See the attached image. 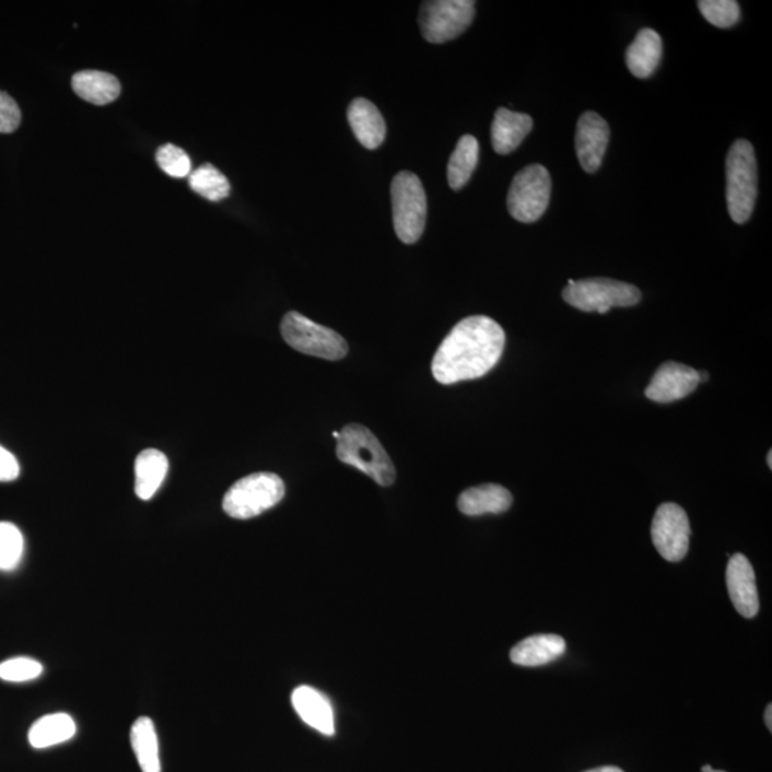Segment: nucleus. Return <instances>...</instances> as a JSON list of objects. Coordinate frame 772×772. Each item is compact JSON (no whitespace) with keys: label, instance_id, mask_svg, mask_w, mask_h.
<instances>
[{"label":"nucleus","instance_id":"nucleus-1","mask_svg":"<svg viewBox=\"0 0 772 772\" xmlns=\"http://www.w3.org/2000/svg\"><path fill=\"white\" fill-rule=\"evenodd\" d=\"M504 348L500 324L490 316H468L442 341L432 360V374L442 385L481 378L500 362Z\"/></svg>","mask_w":772,"mask_h":772},{"label":"nucleus","instance_id":"nucleus-2","mask_svg":"<svg viewBox=\"0 0 772 772\" xmlns=\"http://www.w3.org/2000/svg\"><path fill=\"white\" fill-rule=\"evenodd\" d=\"M337 457L341 463L366 473L381 487H390L397 479L393 459L383 444L360 423H350L339 432Z\"/></svg>","mask_w":772,"mask_h":772},{"label":"nucleus","instance_id":"nucleus-3","mask_svg":"<svg viewBox=\"0 0 772 772\" xmlns=\"http://www.w3.org/2000/svg\"><path fill=\"white\" fill-rule=\"evenodd\" d=\"M727 204L732 220L746 223L755 211L757 199V160L755 148L739 139L727 156Z\"/></svg>","mask_w":772,"mask_h":772},{"label":"nucleus","instance_id":"nucleus-4","mask_svg":"<svg viewBox=\"0 0 772 772\" xmlns=\"http://www.w3.org/2000/svg\"><path fill=\"white\" fill-rule=\"evenodd\" d=\"M285 496V483L271 472L250 473L239 479L223 496V511L231 518L250 519L273 508Z\"/></svg>","mask_w":772,"mask_h":772},{"label":"nucleus","instance_id":"nucleus-5","mask_svg":"<svg viewBox=\"0 0 772 772\" xmlns=\"http://www.w3.org/2000/svg\"><path fill=\"white\" fill-rule=\"evenodd\" d=\"M566 304L584 313L607 314L612 308H628L641 301L639 288L607 278L572 281L562 291Z\"/></svg>","mask_w":772,"mask_h":772},{"label":"nucleus","instance_id":"nucleus-6","mask_svg":"<svg viewBox=\"0 0 772 772\" xmlns=\"http://www.w3.org/2000/svg\"><path fill=\"white\" fill-rule=\"evenodd\" d=\"M394 227L403 244H416L426 223V195L421 179L412 172H399L390 185Z\"/></svg>","mask_w":772,"mask_h":772},{"label":"nucleus","instance_id":"nucleus-7","mask_svg":"<svg viewBox=\"0 0 772 772\" xmlns=\"http://www.w3.org/2000/svg\"><path fill=\"white\" fill-rule=\"evenodd\" d=\"M281 334L288 346L305 355L339 361L348 353V343L341 335L295 311L283 316Z\"/></svg>","mask_w":772,"mask_h":772},{"label":"nucleus","instance_id":"nucleus-8","mask_svg":"<svg viewBox=\"0 0 772 772\" xmlns=\"http://www.w3.org/2000/svg\"><path fill=\"white\" fill-rule=\"evenodd\" d=\"M551 198L550 172L529 165L516 174L508 192V211L514 220L533 223L546 213Z\"/></svg>","mask_w":772,"mask_h":772},{"label":"nucleus","instance_id":"nucleus-9","mask_svg":"<svg viewBox=\"0 0 772 772\" xmlns=\"http://www.w3.org/2000/svg\"><path fill=\"white\" fill-rule=\"evenodd\" d=\"M476 16V2L472 0H434L423 2L420 11V26L423 37L430 44H445L463 35Z\"/></svg>","mask_w":772,"mask_h":772},{"label":"nucleus","instance_id":"nucleus-10","mask_svg":"<svg viewBox=\"0 0 772 772\" xmlns=\"http://www.w3.org/2000/svg\"><path fill=\"white\" fill-rule=\"evenodd\" d=\"M690 519L680 505L667 502L659 506L651 525V538L664 560H683L690 548Z\"/></svg>","mask_w":772,"mask_h":772},{"label":"nucleus","instance_id":"nucleus-11","mask_svg":"<svg viewBox=\"0 0 772 772\" xmlns=\"http://www.w3.org/2000/svg\"><path fill=\"white\" fill-rule=\"evenodd\" d=\"M700 385L699 371L680 362H665L645 389V397L658 403L678 401Z\"/></svg>","mask_w":772,"mask_h":772},{"label":"nucleus","instance_id":"nucleus-12","mask_svg":"<svg viewBox=\"0 0 772 772\" xmlns=\"http://www.w3.org/2000/svg\"><path fill=\"white\" fill-rule=\"evenodd\" d=\"M609 141L607 120L595 112H585L576 125L575 148L580 164L585 172L594 174L603 164Z\"/></svg>","mask_w":772,"mask_h":772},{"label":"nucleus","instance_id":"nucleus-13","mask_svg":"<svg viewBox=\"0 0 772 772\" xmlns=\"http://www.w3.org/2000/svg\"><path fill=\"white\" fill-rule=\"evenodd\" d=\"M729 599L744 618H755L760 611V599L756 584V572L742 553L729 558L727 566Z\"/></svg>","mask_w":772,"mask_h":772},{"label":"nucleus","instance_id":"nucleus-14","mask_svg":"<svg viewBox=\"0 0 772 772\" xmlns=\"http://www.w3.org/2000/svg\"><path fill=\"white\" fill-rule=\"evenodd\" d=\"M292 705L309 727L324 736L332 737L335 734V718L331 702L313 687H297L292 692Z\"/></svg>","mask_w":772,"mask_h":772},{"label":"nucleus","instance_id":"nucleus-15","mask_svg":"<svg viewBox=\"0 0 772 772\" xmlns=\"http://www.w3.org/2000/svg\"><path fill=\"white\" fill-rule=\"evenodd\" d=\"M534 127L531 116L500 108L491 128L492 147L500 155H508L523 143Z\"/></svg>","mask_w":772,"mask_h":772},{"label":"nucleus","instance_id":"nucleus-16","mask_svg":"<svg viewBox=\"0 0 772 772\" xmlns=\"http://www.w3.org/2000/svg\"><path fill=\"white\" fill-rule=\"evenodd\" d=\"M348 120L358 141L366 149H376L383 145L386 137L384 116L372 102L360 97L350 105Z\"/></svg>","mask_w":772,"mask_h":772},{"label":"nucleus","instance_id":"nucleus-17","mask_svg":"<svg viewBox=\"0 0 772 772\" xmlns=\"http://www.w3.org/2000/svg\"><path fill=\"white\" fill-rule=\"evenodd\" d=\"M513 505V495L506 488L496 483L469 488L458 498L460 513L468 516L502 514Z\"/></svg>","mask_w":772,"mask_h":772},{"label":"nucleus","instance_id":"nucleus-18","mask_svg":"<svg viewBox=\"0 0 772 772\" xmlns=\"http://www.w3.org/2000/svg\"><path fill=\"white\" fill-rule=\"evenodd\" d=\"M565 640L560 635H534L520 641L511 650V662L520 667H541L560 658L565 653Z\"/></svg>","mask_w":772,"mask_h":772},{"label":"nucleus","instance_id":"nucleus-19","mask_svg":"<svg viewBox=\"0 0 772 772\" xmlns=\"http://www.w3.org/2000/svg\"><path fill=\"white\" fill-rule=\"evenodd\" d=\"M663 58V39L653 30H641L627 49V67L635 78L646 79L657 71Z\"/></svg>","mask_w":772,"mask_h":772},{"label":"nucleus","instance_id":"nucleus-20","mask_svg":"<svg viewBox=\"0 0 772 772\" xmlns=\"http://www.w3.org/2000/svg\"><path fill=\"white\" fill-rule=\"evenodd\" d=\"M169 469L166 455L157 449H145L134 463V492L143 501H149L160 491Z\"/></svg>","mask_w":772,"mask_h":772},{"label":"nucleus","instance_id":"nucleus-21","mask_svg":"<svg viewBox=\"0 0 772 772\" xmlns=\"http://www.w3.org/2000/svg\"><path fill=\"white\" fill-rule=\"evenodd\" d=\"M72 87L83 101L93 105H108L118 100L120 83L114 74L101 71H82L73 74Z\"/></svg>","mask_w":772,"mask_h":772},{"label":"nucleus","instance_id":"nucleus-22","mask_svg":"<svg viewBox=\"0 0 772 772\" xmlns=\"http://www.w3.org/2000/svg\"><path fill=\"white\" fill-rule=\"evenodd\" d=\"M77 734V724L69 714L56 713L45 715L32 725L30 732L31 746L44 750L67 742Z\"/></svg>","mask_w":772,"mask_h":772},{"label":"nucleus","instance_id":"nucleus-23","mask_svg":"<svg viewBox=\"0 0 772 772\" xmlns=\"http://www.w3.org/2000/svg\"><path fill=\"white\" fill-rule=\"evenodd\" d=\"M130 742L142 772H161L160 741L151 718L134 721L130 728Z\"/></svg>","mask_w":772,"mask_h":772},{"label":"nucleus","instance_id":"nucleus-24","mask_svg":"<svg viewBox=\"0 0 772 772\" xmlns=\"http://www.w3.org/2000/svg\"><path fill=\"white\" fill-rule=\"evenodd\" d=\"M479 143L472 134H464L457 148L451 155L448 164V183L451 188L459 190L469 183L478 165Z\"/></svg>","mask_w":772,"mask_h":772},{"label":"nucleus","instance_id":"nucleus-25","mask_svg":"<svg viewBox=\"0 0 772 772\" xmlns=\"http://www.w3.org/2000/svg\"><path fill=\"white\" fill-rule=\"evenodd\" d=\"M189 186L194 192L211 202H220L231 194L230 180L211 164H204L190 172Z\"/></svg>","mask_w":772,"mask_h":772},{"label":"nucleus","instance_id":"nucleus-26","mask_svg":"<svg viewBox=\"0 0 772 772\" xmlns=\"http://www.w3.org/2000/svg\"><path fill=\"white\" fill-rule=\"evenodd\" d=\"M23 547L21 529L11 523H0V571H12L21 564Z\"/></svg>","mask_w":772,"mask_h":772},{"label":"nucleus","instance_id":"nucleus-27","mask_svg":"<svg viewBox=\"0 0 772 772\" xmlns=\"http://www.w3.org/2000/svg\"><path fill=\"white\" fill-rule=\"evenodd\" d=\"M699 8L702 16L711 25L723 27V30L736 25L739 16H741L739 4L736 0H701Z\"/></svg>","mask_w":772,"mask_h":772},{"label":"nucleus","instance_id":"nucleus-28","mask_svg":"<svg viewBox=\"0 0 772 772\" xmlns=\"http://www.w3.org/2000/svg\"><path fill=\"white\" fill-rule=\"evenodd\" d=\"M156 162L171 178L183 179L192 172V162H190L188 153L172 143H166L157 149Z\"/></svg>","mask_w":772,"mask_h":772},{"label":"nucleus","instance_id":"nucleus-29","mask_svg":"<svg viewBox=\"0 0 772 772\" xmlns=\"http://www.w3.org/2000/svg\"><path fill=\"white\" fill-rule=\"evenodd\" d=\"M42 672H44V665L27 657H16L0 664V680L8 682L36 680Z\"/></svg>","mask_w":772,"mask_h":772},{"label":"nucleus","instance_id":"nucleus-30","mask_svg":"<svg viewBox=\"0 0 772 772\" xmlns=\"http://www.w3.org/2000/svg\"><path fill=\"white\" fill-rule=\"evenodd\" d=\"M21 109L13 97L0 91V133H12L21 125Z\"/></svg>","mask_w":772,"mask_h":772},{"label":"nucleus","instance_id":"nucleus-31","mask_svg":"<svg viewBox=\"0 0 772 772\" xmlns=\"http://www.w3.org/2000/svg\"><path fill=\"white\" fill-rule=\"evenodd\" d=\"M21 473L17 459L13 454L0 446V482H11Z\"/></svg>","mask_w":772,"mask_h":772},{"label":"nucleus","instance_id":"nucleus-32","mask_svg":"<svg viewBox=\"0 0 772 772\" xmlns=\"http://www.w3.org/2000/svg\"><path fill=\"white\" fill-rule=\"evenodd\" d=\"M585 772H624L621 769H618V767H599V769L595 770H589Z\"/></svg>","mask_w":772,"mask_h":772},{"label":"nucleus","instance_id":"nucleus-33","mask_svg":"<svg viewBox=\"0 0 772 772\" xmlns=\"http://www.w3.org/2000/svg\"><path fill=\"white\" fill-rule=\"evenodd\" d=\"M764 718H765V725H767V727H769V729L771 732V729H772V706H771V704L769 706H767Z\"/></svg>","mask_w":772,"mask_h":772},{"label":"nucleus","instance_id":"nucleus-34","mask_svg":"<svg viewBox=\"0 0 772 772\" xmlns=\"http://www.w3.org/2000/svg\"><path fill=\"white\" fill-rule=\"evenodd\" d=\"M713 770H714L713 767H711V765H704V767H702L701 772H710V771H713Z\"/></svg>","mask_w":772,"mask_h":772},{"label":"nucleus","instance_id":"nucleus-35","mask_svg":"<svg viewBox=\"0 0 772 772\" xmlns=\"http://www.w3.org/2000/svg\"><path fill=\"white\" fill-rule=\"evenodd\" d=\"M769 468L772 469V453H769Z\"/></svg>","mask_w":772,"mask_h":772},{"label":"nucleus","instance_id":"nucleus-36","mask_svg":"<svg viewBox=\"0 0 772 772\" xmlns=\"http://www.w3.org/2000/svg\"><path fill=\"white\" fill-rule=\"evenodd\" d=\"M332 435H334V438H337V440L339 438V432H338V431H335Z\"/></svg>","mask_w":772,"mask_h":772},{"label":"nucleus","instance_id":"nucleus-37","mask_svg":"<svg viewBox=\"0 0 772 772\" xmlns=\"http://www.w3.org/2000/svg\"><path fill=\"white\" fill-rule=\"evenodd\" d=\"M710 772H725V771H715V770H713V771H710Z\"/></svg>","mask_w":772,"mask_h":772}]
</instances>
